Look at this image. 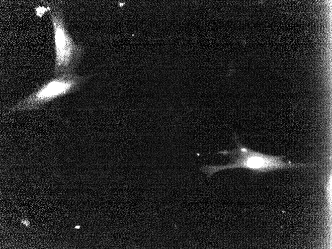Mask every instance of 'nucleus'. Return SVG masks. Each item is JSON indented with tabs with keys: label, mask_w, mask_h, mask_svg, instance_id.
<instances>
[{
	"label": "nucleus",
	"mask_w": 332,
	"mask_h": 249,
	"mask_svg": "<svg viewBox=\"0 0 332 249\" xmlns=\"http://www.w3.org/2000/svg\"><path fill=\"white\" fill-rule=\"evenodd\" d=\"M92 76H79L76 73L58 75L42 84L25 98L18 101L5 113L24 110L36 111L57 98L78 91Z\"/></svg>",
	"instance_id": "nucleus-2"
},
{
	"label": "nucleus",
	"mask_w": 332,
	"mask_h": 249,
	"mask_svg": "<svg viewBox=\"0 0 332 249\" xmlns=\"http://www.w3.org/2000/svg\"><path fill=\"white\" fill-rule=\"evenodd\" d=\"M234 141L236 148L231 150L219 151L218 154L230 157L231 162L224 165H206L202 166L201 171L211 176L214 173L225 169L234 168H245L255 173H264L279 169L300 167H310L313 163H295L291 162H285L284 156L267 155L255 151L244 146L235 135Z\"/></svg>",
	"instance_id": "nucleus-1"
},
{
	"label": "nucleus",
	"mask_w": 332,
	"mask_h": 249,
	"mask_svg": "<svg viewBox=\"0 0 332 249\" xmlns=\"http://www.w3.org/2000/svg\"><path fill=\"white\" fill-rule=\"evenodd\" d=\"M22 223H23L24 225H25L26 226H28L29 225V222L28 221H22Z\"/></svg>",
	"instance_id": "nucleus-4"
},
{
	"label": "nucleus",
	"mask_w": 332,
	"mask_h": 249,
	"mask_svg": "<svg viewBox=\"0 0 332 249\" xmlns=\"http://www.w3.org/2000/svg\"><path fill=\"white\" fill-rule=\"evenodd\" d=\"M53 28L55 60L54 73L56 75L75 73L84 53L83 48L77 44L68 30L62 9L53 5L49 9Z\"/></svg>",
	"instance_id": "nucleus-3"
},
{
	"label": "nucleus",
	"mask_w": 332,
	"mask_h": 249,
	"mask_svg": "<svg viewBox=\"0 0 332 249\" xmlns=\"http://www.w3.org/2000/svg\"><path fill=\"white\" fill-rule=\"evenodd\" d=\"M75 228H77V229H79L80 226H76Z\"/></svg>",
	"instance_id": "nucleus-5"
}]
</instances>
